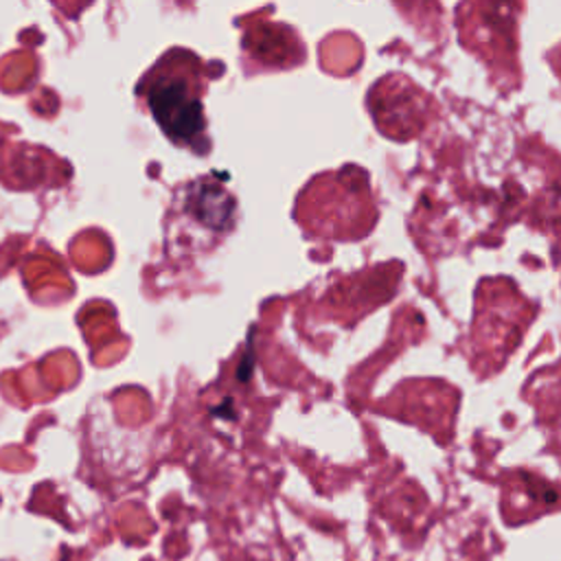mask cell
Instances as JSON below:
<instances>
[{
	"mask_svg": "<svg viewBox=\"0 0 561 561\" xmlns=\"http://www.w3.org/2000/svg\"><path fill=\"white\" fill-rule=\"evenodd\" d=\"M204 90L199 61L186 50L164 55L138 88L162 131L173 142L193 149H202L197 142L206 140Z\"/></svg>",
	"mask_w": 561,
	"mask_h": 561,
	"instance_id": "1",
	"label": "cell"
},
{
	"mask_svg": "<svg viewBox=\"0 0 561 561\" xmlns=\"http://www.w3.org/2000/svg\"><path fill=\"white\" fill-rule=\"evenodd\" d=\"M232 206L230 195L221 186L208 182L191 184L184 195V210L210 230H226L230 226Z\"/></svg>",
	"mask_w": 561,
	"mask_h": 561,
	"instance_id": "2",
	"label": "cell"
}]
</instances>
